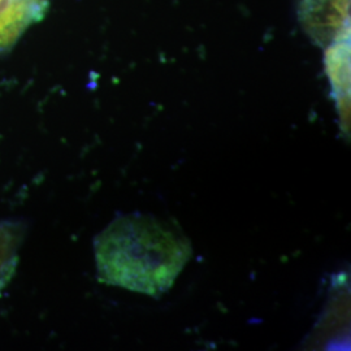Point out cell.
<instances>
[{"label":"cell","instance_id":"obj_1","mask_svg":"<svg viewBox=\"0 0 351 351\" xmlns=\"http://www.w3.org/2000/svg\"><path fill=\"white\" fill-rule=\"evenodd\" d=\"M101 282L160 298L191 258L184 233L151 215L130 213L113 220L95 239Z\"/></svg>","mask_w":351,"mask_h":351},{"label":"cell","instance_id":"obj_2","mask_svg":"<svg viewBox=\"0 0 351 351\" xmlns=\"http://www.w3.org/2000/svg\"><path fill=\"white\" fill-rule=\"evenodd\" d=\"M350 0H298V19L316 45L328 46L350 29Z\"/></svg>","mask_w":351,"mask_h":351},{"label":"cell","instance_id":"obj_3","mask_svg":"<svg viewBox=\"0 0 351 351\" xmlns=\"http://www.w3.org/2000/svg\"><path fill=\"white\" fill-rule=\"evenodd\" d=\"M50 0H0V53L11 50L26 30L40 21Z\"/></svg>","mask_w":351,"mask_h":351},{"label":"cell","instance_id":"obj_4","mask_svg":"<svg viewBox=\"0 0 351 351\" xmlns=\"http://www.w3.org/2000/svg\"><path fill=\"white\" fill-rule=\"evenodd\" d=\"M326 71L337 95L349 94V58H350V29L326 46Z\"/></svg>","mask_w":351,"mask_h":351},{"label":"cell","instance_id":"obj_5","mask_svg":"<svg viewBox=\"0 0 351 351\" xmlns=\"http://www.w3.org/2000/svg\"><path fill=\"white\" fill-rule=\"evenodd\" d=\"M24 236L25 228L21 223H0V288L12 276Z\"/></svg>","mask_w":351,"mask_h":351}]
</instances>
